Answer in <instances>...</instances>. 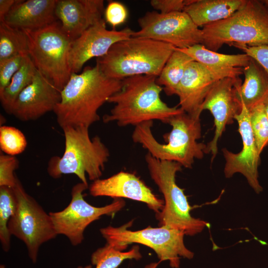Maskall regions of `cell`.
Instances as JSON below:
<instances>
[{
	"label": "cell",
	"instance_id": "1",
	"mask_svg": "<svg viewBox=\"0 0 268 268\" xmlns=\"http://www.w3.org/2000/svg\"><path fill=\"white\" fill-rule=\"evenodd\" d=\"M122 84L123 79L107 76L96 65L85 67L80 73H71L53 110L59 126L89 128L100 120V108Z\"/></svg>",
	"mask_w": 268,
	"mask_h": 268
},
{
	"label": "cell",
	"instance_id": "2",
	"mask_svg": "<svg viewBox=\"0 0 268 268\" xmlns=\"http://www.w3.org/2000/svg\"><path fill=\"white\" fill-rule=\"evenodd\" d=\"M157 77L136 75L123 79L121 89L108 100L115 106L103 116V122H114L120 127H135L153 120L167 123L171 117L184 112L180 107H169L161 100L163 88L157 84Z\"/></svg>",
	"mask_w": 268,
	"mask_h": 268
},
{
	"label": "cell",
	"instance_id": "3",
	"mask_svg": "<svg viewBox=\"0 0 268 268\" xmlns=\"http://www.w3.org/2000/svg\"><path fill=\"white\" fill-rule=\"evenodd\" d=\"M167 124L172 129L163 135L166 143L159 142L154 136L151 130L153 121L135 127L132 135L133 141L141 144L156 159L192 168L195 159L202 158L205 153L206 144L197 141L201 137L200 119L183 112L171 117Z\"/></svg>",
	"mask_w": 268,
	"mask_h": 268
},
{
	"label": "cell",
	"instance_id": "4",
	"mask_svg": "<svg viewBox=\"0 0 268 268\" xmlns=\"http://www.w3.org/2000/svg\"><path fill=\"white\" fill-rule=\"evenodd\" d=\"M173 45L139 37H131L114 44L96 65L107 76L117 79L136 75L158 77L174 52Z\"/></svg>",
	"mask_w": 268,
	"mask_h": 268
},
{
	"label": "cell",
	"instance_id": "5",
	"mask_svg": "<svg viewBox=\"0 0 268 268\" xmlns=\"http://www.w3.org/2000/svg\"><path fill=\"white\" fill-rule=\"evenodd\" d=\"M62 129L64 152L61 156L50 159L48 174L54 179L74 174L88 186L86 174L93 181L100 179L110 157L109 150L99 136L90 137L89 128L67 126Z\"/></svg>",
	"mask_w": 268,
	"mask_h": 268
},
{
	"label": "cell",
	"instance_id": "6",
	"mask_svg": "<svg viewBox=\"0 0 268 268\" xmlns=\"http://www.w3.org/2000/svg\"><path fill=\"white\" fill-rule=\"evenodd\" d=\"M201 30L202 45L214 52L225 44L234 47L268 45V10L262 0H247L230 16Z\"/></svg>",
	"mask_w": 268,
	"mask_h": 268
},
{
	"label": "cell",
	"instance_id": "7",
	"mask_svg": "<svg viewBox=\"0 0 268 268\" xmlns=\"http://www.w3.org/2000/svg\"><path fill=\"white\" fill-rule=\"evenodd\" d=\"M145 159L150 177L164 199V207L156 216L160 225L179 230L189 236L195 235L209 227L205 221L191 215L193 207L183 189L176 183V173L182 170V166L176 162L159 160L149 153Z\"/></svg>",
	"mask_w": 268,
	"mask_h": 268
},
{
	"label": "cell",
	"instance_id": "8",
	"mask_svg": "<svg viewBox=\"0 0 268 268\" xmlns=\"http://www.w3.org/2000/svg\"><path fill=\"white\" fill-rule=\"evenodd\" d=\"M23 30L28 39L29 55L37 69L61 92L71 74L68 57L72 40L59 21L39 29Z\"/></svg>",
	"mask_w": 268,
	"mask_h": 268
},
{
	"label": "cell",
	"instance_id": "9",
	"mask_svg": "<svg viewBox=\"0 0 268 268\" xmlns=\"http://www.w3.org/2000/svg\"><path fill=\"white\" fill-rule=\"evenodd\" d=\"M130 222L115 227L112 226L100 231L107 244L123 251L129 244L137 243L152 249L160 262L168 261L172 268H179L181 258L192 259L194 253L188 249L184 242V232L166 226L152 227L150 226L137 231L129 230Z\"/></svg>",
	"mask_w": 268,
	"mask_h": 268
},
{
	"label": "cell",
	"instance_id": "10",
	"mask_svg": "<svg viewBox=\"0 0 268 268\" xmlns=\"http://www.w3.org/2000/svg\"><path fill=\"white\" fill-rule=\"evenodd\" d=\"M12 188L17 204L8 224L9 232L23 242L29 257L35 263L40 246L58 234L49 213L27 194L18 178Z\"/></svg>",
	"mask_w": 268,
	"mask_h": 268
},
{
	"label": "cell",
	"instance_id": "11",
	"mask_svg": "<svg viewBox=\"0 0 268 268\" xmlns=\"http://www.w3.org/2000/svg\"><path fill=\"white\" fill-rule=\"evenodd\" d=\"M88 188L81 182L75 184L71 189L69 204L61 211L49 213L57 234L66 236L74 246L82 243L84 231L89 224L102 215H114L126 204L123 199H115L112 203L104 206L92 205L83 198V192Z\"/></svg>",
	"mask_w": 268,
	"mask_h": 268
},
{
	"label": "cell",
	"instance_id": "12",
	"mask_svg": "<svg viewBox=\"0 0 268 268\" xmlns=\"http://www.w3.org/2000/svg\"><path fill=\"white\" fill-rule=\"evenodd\" d=\"M139 30L133 37L151 39L186 49L203 42L202 31L185 12H147L138 19Z\"/></svg>",
	"mask_w": 268,
	"mask_h": 268
},
{
	"label": "cell",
	"instance_id": "13",
	"mask_svg": "<svg viewBox=\"0 0 268 268\" xmlns=\"http://www.w3.org/2000/svg\"><path fill=\"white\" fill-rule=\"evenodd\" d=\"M242 83L239 77H225L217 81L206 95L201 106L202 111L208 110L214 118V134L206 145L205 153H210L212 160L218 150V141L227 125L232 124L242 109L237 94V86Z\"/></svg>",
	"mask_w": 268,
	"mask_h": 268
},
{
	"label": "cell",
	"instance_id": "14",
	"mask_svg": "<svg viewBox=\"0 0 268 268\" xmlns=\"http://www.w3.org/2000/svg\"><path fill=\"white\" fill-rule=\"evenodd\" d=\"M234 119L238 124L243 146L237 153L226 148L222 149L225 159L224 175L226 178H229L235 173L242 174L255 192L259 194L263 191L259 180L260 154L251 127L249 110L244 105L242 104L241 110Z\"/></svg>",
	"mask_w": 268,
	"mask_h": 268
},
{
	"label": "cell",
	"instance_id": "15",
	"mask_svg": "<svg viewBox=\"0 0 268 268\" xmlns=\"http://www.w3.org/2000/svg\"><path fill=\"white\" fill-rule=\"evenodd\" d=\"M103 19L72 40L68 57L71 73H78L84 65L93 58L107 54L116 43L131 37L134 31L129 28L108 30Z\"/></svg>",
	"mask_w": 268,
	"mask_h": 268
},
{
	"label": "cell",
	"instance_id": "16",
	"mask_svg": "<svg viewBox=\"0 0 268 268\" xmlns=\"http://www.w3.org/2000/svg\"><path fill=\"white\" fill-rule=\"evenodd\" d=\"M93 197H109L114 199L127 198L142 202L156 214L162 210L164 201L155 195L135 174L120 171L105 179L96 180L89 188Z\"/></svg>",
	"mask_w": 268,
	"mask_h": 268
},
{
	"label": "cell",
	"instance_id": "17",
	"mask_svg": "<svg viewBox=\"0 0 268 268\" xmlns=\"http://www.w3.org/2000/svg\"><path fill=\"white\" fill-rule=\"evenodd\" d=\"M231 74L209 69L196 62L188 66L177 90L180 108L190 116L200 118L202 103L214 83Z\"/></svg>",
	"mask_w": 268,
	"mask_h": 268
},
{
	"label": "cell",
	"instance_id": "18",
	"mask_svg": "<svg viewBox=\"0 0 268 268\" xmlns=\"http://www.w3.org/2000/svg\"><path fill=\"white\" fill-rule=\"evenodd\" d=\"M61 98V92L37 70L31 83L17 97L11 115L23 122L36 120L53 111Z\"/></svg>",
	"mask_w": 268,
	"mask_h": 268
},
{
	"label": "cell",
	"instance_id": "19",
	"mask_svg": "<svg viewBox=\"0 0 268 268\" xmlns=\"http://www.w3.org/2000/svg\"><path fill=\"white\" fill-rule=\"evenodd\" d=\"M103 0H57L55 15L65 33L72 40L102 20Z\"/></svg>",
	"mask_w": 268,
	"mask_h": 268
},
{
	"label": "cell",
	"instance_id": "20",
	"mask_svg": "<svg viewBox=\"0 0 268 268\" xmlns=\"http://www.w3.org/2000/svg\"><path fill=\"white\" fill-rule=\"evenodd\" d=\"M57 0H20L11 9L4 21L21 30H34L58 21L55 15Z\"/></svg>",
	"mask_w": 268,
	"mask_h": 268
},
{
	"label": "cell",
	"instance_id": "21",
	"mask_svg": "<svg viewBox=\"0 0 268 268\" xmlns=\"http://www.w3.org/2000/svg\"><path fill=\"white\" fill-rule=\"evenodd\" d=\"M179 49L209 69L228 73L234 77H239L243 74V68L249 64L251 59L245 53L232 55L219 53L207 49L202 44Z\"/></svg>",
	"mask_w": 268,
	"mask_h": 268
},
{
	"label": "cell",
	"instance_id": "22",
	"mask_svg": "<svg viewBox=\"0 0 268 268\" xmlns=\"http://www.w3.org/2000/svg\"><path fill=\"white\" fill-rule=\"evenodd\" d=\"M247 0H186L183 11L198 27L224 20L242 7Z\"/></svg>",
	"mask_w": 268,
	"mask_h": 268
},
{
	"label": "cell",
	"instance_id": "23",
	"mask_svg": "<svg viewBox=\"0 0 268 268\" xmlns=\"http://www.w3.org/2000/svg\"><path fill=\"white\" fill-rule=\"evenodd\" d=\"M243 74L244 80L237 86V94L241 104L250 110L268 99V76L252 58L243 68Z\"/></svg>",
	"mask_w": 268,
	"mask_h": 268
},
{
	"label": "cell",
	"instance_id": "24",
	"mask_svg": "<svg viewBox=\"0 0 268 268\" xmlns=\"http://www.w3.org/2000/svg\"><path fill=\"white\" fill-rule=\"evenodd\" d=\"M193 61L191 57L175 48L156 79L157 84L163 87L166 95H176L187 67Z\"/></svg>",
	"mask_w": 268,
	"mask_h": 268
},
{
	"label": "cell",
	"instance_id": "25",
	"mask_svg": "<svg viewBox=\"0 0 268 268\" xmlns=\"http://www.w3.org/2000/svg\"><path fill=\"white\" fill-rule=\"evenodd\" d=\"M37 71L28 55L20 69L14 74L8 85L0 93L1 107L9 115L12 114L13 105L20 93L32 81Z\"/></svg>",
	"mask_w": 268,
	"mask_h": 268
},
{
	"label": "cell",
	"instance_id": "26",
	"mask_svg": "<svg viewBox=\"0 0 268 268\" xmlns=\"http://www.w3.org/2000/svg\"><path fill=\"white\" fill-rule=\"evenodd\" d=\"M28 37L23 30L0 22V61L19 55H29Z\"/></svg>",
	"mask_w": 268,
	"mask_h": 268
},
{
	"label": "cell",
	"instance_id": "27",
	"mask_svg": "<svg viewBox=\"0 0 268 268\" xmlns=\"http://www.w3.org/2000/svg\"><path fill=\"white\" fill-rule=\"evenodd\" d=\"M142 256L138 246H133L127 252L118 250L107 244L98 249L91 256V263L94 268H118L123 262L127 259L139 260ZM78 268H92L88 266Z\"/></svg>",
	"mask_w": 268,
	"mask_h": 268
},
{
	"label": "cell",
	"instance_id": "28",
	"mask_svg": "<svg viewBox=\"0 0 268 268\" xmlns=\"http://www.w3.org/2000/svg\"><path fill=\"white\" fill-rule=\"evenodd\" d=\"M16 199L12 188L0 187V240L3 250L10 247L11 235L8 224L16 208Z\"/></svg>",
	"mask_w": 268,
	"mask_h": 268
},
{
	"label": "cell",
	"instance_id": "29",
	"mask_svg": "<svg viewBox=\"0 0 268 268\" xmlns=\"http://www.w3.org/2000/svg\"><path fill=\"white\" fill-rule=\"evenodd\" d=\"M252 130L259 153L268 145V119L264 103L249 110Z\"/></svg>",
	"mask_w": 268,
	"mask_h": 268
},
{
	"label": "cell",
	"instance_id": "30",
	"mask_svg": "<svg viewBox=\"0 0 268 268\" xmlns=\"http://www.w3.org/2000/svg\"><path fill=\"white\" fill-rule=\"evenodd\" d=\"M27 145L26 138L20 130L12 126H0V148L3 153L15 156L22 153Z\"/></svg>",
	"mask_w": 268,
	"mask_h": 268
},
{
	"label": "cell",
	"instance_id": "31",
	"mask_svg": "<svg viewBox=\"0 0 268 268\" xmlns=\"http://www.w3.org/2000/svg\"><path fill=\"white\" fill-rule=\"evenodd\" d=\"M19 160L15 156L0 154V187L13 188L17 177L14 171L19 167Z\"/></svg>",
	"mask_w": 268,
	"mask_h": 268
},
{
	"label": "cell",
	"instance_id": "32",
	"mask_svg": "<svg viewBox=\"0 0 268 268\" xmlns=\"http://www.w3.org/2000/svg\"><path fill=\"white\" fill-rule=\"evenodd\" d=\"M29 55H19L0 61V93L8 85Z\"/></svg>",
	"mask_w": 268,
	"mask_h": 268
},
{
	"label": "cell",
	"instance_id": "33",
	"mask_svg": "<svg viewBox=\"0 0 268 268\" xmlns=\"http://www.w3.org/2000/svg\"><path fill=\"white\" fill-rule=\"evenodd\" d=\"M104 14L106 22L115 28L126 21L128 12L126 7L122 3L110 1L105 9Z\"/></svg>",
	"mask_w": 268,
	"mask_h": 268
},
{
	"label": "cell",
	"instance_id": "34",
	"mask_svg": "<svg viewBox=\"0 0 268 268\" xmlns=\"http://www.w3.org/2000/svg\"><path fill=\"white\" fill-rule=\"evenodd\" d=\"M255 61L267 73L268 76V45L248 46L240 45L236 47Z\"/></svg>",
	"mask_w": 268,
	"mask_h": 268
},
{
	"label": "cell",
	"instance_id": "35",
	"mask_svg": "<svg viewBox=\"0 0 268 268\" xmlns=\"http://www.w3.org/2000/svg\"><path fill=\"white\" fill-rule=\"evenodd\" d=\"M151 6L162 13L183 11L186 5V0H151Z\"/></svg>",
	"mask_w": 268,
	"mask_h": 268
},
{
	"label": "cell",
	"instance_id": "36",
	"mask_svg": "<svg viewBox=\"0 0 268 268\" xmlns=\"http://www.w3.org/2000/svg\"><path fill=\"white\" fill-rule=\"evenodd\" d=\"M20 0H0V22L4 20L5 17L13 6Z\"/></svg>",
	"mask_w": 268,
	"mask_h": 268
},
{
	"label": "cell",
	"instance_id": "37",
	"mask_svg": "<svg viewBox=\"0 0 268 268\" xmlns=\"http://www.w3.org/2000/svg\"><path fill=\"white\" fill-rule=\"evenodd\" d=\"M160 262L159 261V262L151 263L146 265L144 268H156Z\"/></svg>",
	"mask_w": 268,
	"mask_h": 268
},
{
	"label": "cell",
	"instance_id": "38",
	"mask_svg": "<svg viewBox=\"0 0 268 268\" xmlns=\"http://www.w3.org/2000/svg\"><path fill=\"white\" fill-rule=\"evenodd\" d=\"M266 114L268 119V99L264 103Z\"/></svg>",
	"mask_w": 268,
	"mask_h": 268
},
{
	"label": "cell",
	"instance_id": "39",
	"mask_svg": "<svg viewBox=\"0 0 268 268\" xmlns=\"http://www.w3.org/2000/svg\"><path fill=\"white\" fill-rule=\"evenodd\" d=\"M262 1L263 2L265 6H266V7L267 8V10H268V0H264Z\"/></svg>",
	"mask_w": 268,
	"mask_h": 268
}]
</instances>
